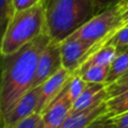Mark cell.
<instances>
[{
	"label": "cell",
	"instance_id": "1",
	"mask_svg": "<svg viewBox=\"0 0 128 128\" xmlns=\"http://www.w3.org/2000/svg\"><path fill=\"white\" fill-rule=\"evenodd\" d=\"M50 40V36L44 31L15 52L2 55L0 118L5 116L17 101L33 88L40 54Z\"/></svg>",
	"mask_w": 128,
	"mask_h": 128
},
{
	"label": "cell",
	"instance_id": "2",
	"mask_svg": "<svg viewBox=\"0 0 128 128\" xmlns=\"http://www.w3.org/2000/svg\"><path fill=\"white\" fill-rule=\"evenodd\" d=\"M41 3L46 32L59 43L96 15L92 0H41Z\"/></svg>",
	"mask_w": 128,
	"mask_h": 128
},
{
	"label": "cell",
	"instance_id": "3",
	"mask_svg": "<svg viewBox=\"0 0 128 128\" xmlns=\"http://www.w3.org/2000/svg\"><path fill=\"white\" fill-rule=\"evenodd\" d=\"M44 31L45 15L41 1L27 9L16 11L2 35L1 54L15 52Z\"/></svg>",
	"mask_w": 128,
	"mask_h": 128
},
{
	"label": "cell",
	"instance_id": "4",
	"mask_svg": "<svg viewBox=\"0 0 128 128\" xmlns=\"http://www.w3.org/2000/svg\"><path fill=\"white\" fill-rule=\"evenodd\" d=\"M122 4L114 8L96 14L69 37L79 38L95 44L103 39H108L122 26L121 23Z\"/></svg>",
	"mask_w": 128,
	"mask_h": 128
},
{
	"label": "cell",
	"instance_id": "5",
	"mask_svg": "<svg viewBox=\"0 0 128 128\" xmlns=\"http://www.w3.org/2000/svg\"><path fill=\"white\" fill-rule=\"evenodd\" d=\"M61 67H63V65L60 43L51 39L40 54L33 81V88L40 86L48 78L54 75Z\"/></svg>",
	"mask_w": 128,
	"mask_h": 128
},
{
	"label": "cell",
	"instance_id": "6",
	"mask_svg": "<svg viewBox=\"0 0 128 128\" xmlns=\"http://www.w3.org/2000/svg\"><path fill=\"white\" fill-rule=\"evenodd\" d=\"M93 46L94 44L82 39L67 37L60 43L63 67L71 71L73 74L90 56Z\"/></svg>",
	"mask_w": 128,
	"mask_h": 128
},
{
	"label": "cell",
	"instance_id": "7",
	"mask_svg": "<svg viewBox=\"0 0 128 128\" xmlns=\"http://www.w3.org/2000/svg\"><path fill=\"white\" fill-rule=\"evenodd\" d=\"M68 81L60 93L42 111L45 128H62L64 121L71 114L73 102L67 94Z\"/></svg>",
	"mask_w": 128,
	"mask_h": 128
},
{
	"label": "cell",
	"instance_id": "8",
	"mask_svg": "<svg viewBox=\"0 0 128 128\" xmlns=\"http://www.w3.org/2000/svg\"><path fill=\"white\" fill-rule=\"evenodd\" d=\"M40 95V86L30 89L26 92L14 105V107L3 117H1V123L4 128H14L15 124L35 112L37 109Z\"/></svg>",
	"mask_w": 128,
	"mask_h": 128
},
{
	"label": "cell",
	"instance_id": "9",
	"mask_svg": "<svg viewBox=\"0 0 128 128\" xmlns=\"http://www.w3.org/2000/svg\"><path fill=\"white\" fill-rule=\"evenodd\" d=\"M71 76V71H69L65 67H61L54 75H52L40 85V95L36 109L37 112L42 113L47 105L60 93Z\"/></svg>",
	"mask_w": 128,
	"mask_h": 128
},
{
	"label": "cell",
	"instance_id": "10",
	"mask_svg": "<svg viewBox=\"0 0 128 128\" xmlns=\"http://www.w3.org/2000/svg\"><path fill=\"white\" fill-rule=\"evenodd\" d=\"M107 101V100H106ZM103 101L84 108L75 113H71L64 121L62 128H83L90 127L96 120L107 113V103Z\"/></svg>",
	"mask_w": 128,
	"mask_h": 128
},
{
	"label": "cell",
	"instance_id": "11",
	"mask_svg": "<svg viewBox=\"0 0 128 128\" xmlns=\"http://www.w3.org/2000/svg\"><path fill=\"white\" fill-rule=\"evenodd\" d=\"M116 47L110 44H105L97 50H92L91 55L80 65V67L73 73L75 75H82L88 68L96 65H110L116 57Z\"/></svg>",
	"mask_w": 128,
	"mask_h": 128
},
{
	"label": "cell",
	"instance_id": "12",
	"mask_svg": "<svg viewBox=\"0 0 128 128\" xmlns=\"http://www.w3.org/2000/svg\"><path fill=\"white\" fill-rule=\"evenodd\" d=\"M116 57L110 64L105 85L109 86L117 82L128 70V45L116 46Z\"/></svg>",
	"mask_w": 128,
	"mask_h": 128
},
{
	"label": "cell",
	"instance_id": "13",
	"mask_svg": "<svg viewBox=\"0 0 128 128\" xmlns=\"http://www.w3.org/2000/svg\"><path fill=\"white\" fill-rule=\"evenodd\" d=\"M106 103L107 113L102 116L103 118H109L128 111V91L108 98Z\"/></svg>",
	"mask_w": 128,
	"mask_h": 128
},
{
	"label": "cell",
	"instance_id": "14",
	"mask_svg": "<svg viewBox=\"0 0 128 128\" xmlns=\"http://www.w3.org/2000/svg\"><path fill=\"white\" fill-rule=\"evenodd\" d=\"M110 69V65H96L88 68L81 77L86 82H94V83H105L106 78L108 76Z\"/></svg>",
	"mask_w": 128,
	"mask_h": 128
},
{
	"label": "cell",
	"instance_id": "15",
	"mask_svg": "<svg viewBox=\"0 0 128 128\" xmlns=\"http://www.w3.org/2000/svg\"><path fill=\"white\" fill-rule=\"evenodd\" d=\"M90 127H117V128H128V111L109 117L99 118Z\"/></svg>",
	"mask_w": 128,
	"mask_h": 128
},
{
	"label": "cell",
	"instance_id": "16",
	"mask_svg": "<svg viewBox=\"0 0 128 128\" xmlns=\"http://www.w3.org/2000/svg\"><path fill=\"white\" fill-rule=\"evenodd\" d=\"M14 0H0V27L2 35L16 13Z\"/></svg>",
	"mask_w": 128,
	"mask_h": 128
},
{
	"label": "cell",
	"instance_id": "17",
	"mask_svg": "<svg viewBox=\"0 0 128 128\" xmlns=\"http://www.w3.org/2000/svg\"><path fill=\"white\" fill-rule=\"evenodd\" d=\"M88 82H86L80 75H75L72 74L68 81L67 85V94L71 101L74 103V101L81 95L85 87L87 86Z\"/></svg>",
	"mask_w": 128,
	"mask_h": 128
},
{
	"label": "cell",
	"instance_id": "18",
	"mask_svg": "<svg viewBox=\"0 0 128 128\" xmlns=\"http://www.w3.org/2000/svg\"><path fill=\"white\" fill-rule=\"evenodd\" d=\"M14 128H45L43 115L42 113L35 111L17 122Z\"/></svg>",
	"mask_w": 128,
	"mask_h": 128
},
{
	"label": "cell",
	"instance_id": "19",
	"mask_svg": "<svg viewBox=\"0 0 128 128\" xmlns=\"http://www.w3.org/2000/svg\"><path fill=\"white\" fill-rule=\"evenodd\" d=\"M106 44H110L115 47L120 45H128V25L119 28L109 38Z\"/></svg>",
	"mask_w": 128,
	"mask_h": 128
},
{
	"label": "cell",
	"instance_id": "20",
	"mask_svg": "<svg viewBox=\"0 0 128 128\" xmlns=\"http://www.w3.org/2000/svg\"><path fill=\"white\" fill-rule=\"evenodd\" d=\"M92 1L94 4L95 13L99 14L103 11H106L108 9H111V8H114L121 4H124L128 0H92Z\"/></svg>",
	"mask_w": 128,
	"mask_h": 128
},
{
	"label": "cell",
	"instance_id": "21",
	"mask_svg": "<svg viewBox=\"0 0 128 128\" xmlns=\"http://www.w3.org/2000/svg\"><path fill=\"white\" fill-rule=\"evenodd\" d=\"M106 88L108 90L109 96L113 97V96H116L118 94L128 91V81L125 83H113L109 86H106Z\"/></svg>",
	"mask_w": 128,
	"mask_h": 128
},
{
	"label": "cell",
	"instance_id": "22",
	"mask_svg": "<svg viewBox=\"0 0 128 128\" xmlns=\"http://www.w3.org/2000/svg\"><path fill=\"white\" fill-rule=\"evenodd\" d=\"M40 1L41 0H14L15 7H16V10L17 11L24 10V9L29 8V7H32L35 4L39 3Z\"/></svg>",
	"mask_w": 128,
	"mask_h": 128
},
{
	"label": "cell",
	"instance_id": "23",
	"mask_svg": "<svg viewBox=\"0 0 128 128\" xmlns=\"http://www.w3.org/2000/svg\"><path fill=\"white\" fill-rule=\"evenodd\" d=\"M128 81V70L125 72V74L117 81V82H115V83H125V82H127Z\"/></svg>",
	"mask_w": 128,
	"mask_h": 128
},
{
	"label": "cell",
	"instance_id": "24",
	"mask_svg": "<svg viewBox=\"0 0 128 128\" xmlns=\"http://www.w3.org/2000/svg\"><path fill=\"white\" fill-rule=\"evenodd\" d=\"M127 2H128V1H127Z\"/></svg>",
	"mask_w": 128,
	"mask_h": 128
}]
</instances>
